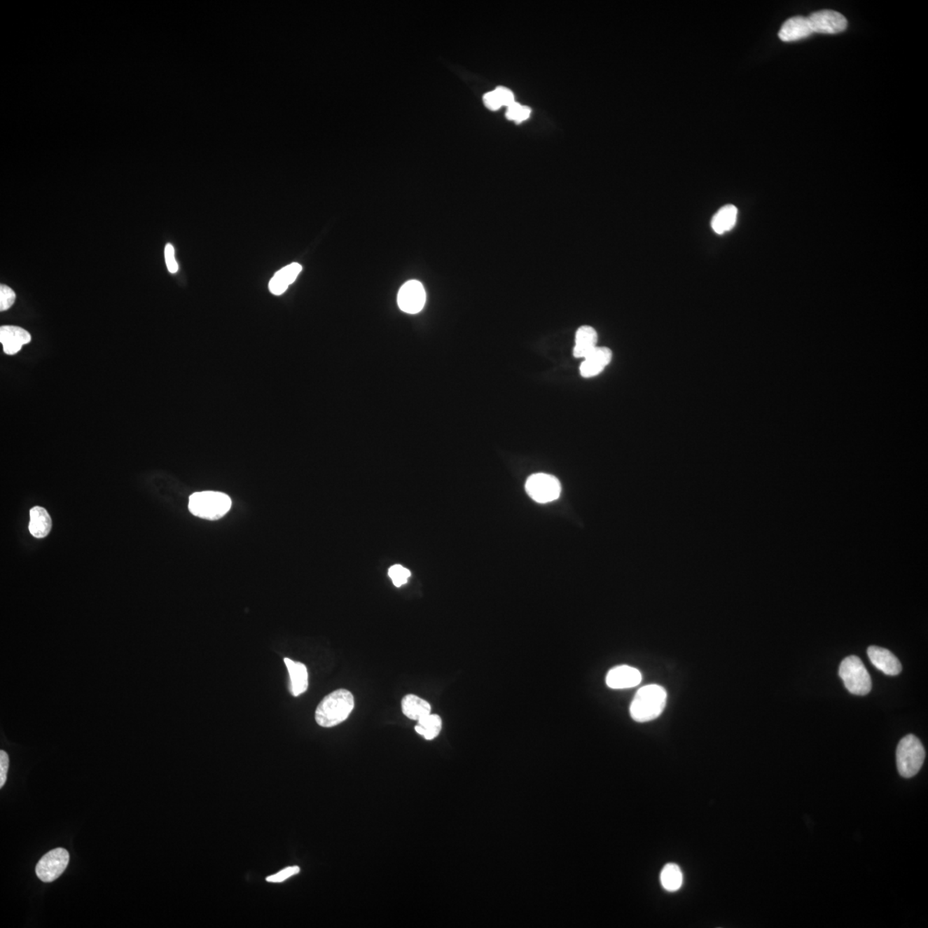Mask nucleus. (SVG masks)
Returning <instances> with one entry per match:
<instances>
[{
    "mask_svg": "<svg viewBox=\"0 0 928 928\" xmlns=\"http://www.w3.org/2000/svg\"><path fill=\"white\" fill-rule=\"evenodd\" d=\"M354 707L353 694L340 688L325 696L318 705L315 718L321 727H334L346 721Z\"/></svg>",
    "mask_w": 928,
    "mask_h": 928,
    "instance_id": "f257e3e1",
    "label": "nucleus"
},
{
    "mask_svg": "<svg viewBox=\"0 0 928 928\" xmlns=\"http://www.w3.org/2000/svg\"><path fill=\"white\" fill-rule=\"evenodd\" d=\"M666 699L665 689L659 685H646L639 689L630 706L632 719L637 722L653 721L664 711Z\"/></svg>",
    "mask_w": 928,
    "mask_h": 928,
    "instance_id": "f03ea898",
    "label": "nucleus"
},
{
    "mask_svg": "<svg viewBox=\"0 0 928 928\" xmlns=\"http://www.w3.org/2000/svg\"><path fill=\"white\" fill-rule=\"evenodd\" d=\"M232 499L221 492H194L188 501V509L195 517L207 520H218L226 516L232 507Z\"/></svg>",
    "mask_w": 928,
    "mask_h": 928,
    "instance_id": "7ed1b4c3",
    "label": "nucleus"
},
{
    "mask_svg": "<svg viewBox=\"0 0 928 928\" xmlns=\"http://www.w3.org/2000/svg\"><path fill=\"white\" fill-rule=\"evenodd\" d=\"M926 752L922 742L915 735L901 738L896 749V766L903 778L917 775L925 761Z\"/></svg>",
    "mask_w": 928,
    "mask_h": 928,
    "instance_id": "20e7f679",
    "label": "nucleus"
},
{
    "mask_svg": "<svg viewBox=\"0 0 928 928\" xmlns=\"http://www.w3.org/2000/svg\"><path fill=\"white\" fill-rule=\"evenodd\" d=\"M839 676L851 694L866 695L872 689V679L861 659L857 656L844 658L840 663Z\"/></svg>",
    "mask_w": 928,
    "mask_h": 928,
    "instance_id": "39448f33",
    "label": "nucleus"
},
{
    "mask_svg": "<svg viewBox=\"0 0 928 928\" xmlns=\"http://www.w3.org/2000/svg\"><path fill=\"white\" fill-rule=\"evenodd\" d=\"M525 490L533 501L544 504L559 499L562 486L554 476L539 473L529 477L525 483Z\"/></svg>",
    "mask_w": 928,
    "mask_h": 928,
    "instance_id": "423d86ee",
    "label": "nucleus"
},
{
    "mask_svg": "<svg viewBox=\"0 0 928 928\" xmlns=\"http://www.w3.org/2000/svg\"><path fill=\"white\" fill-rule=\"evenodd\" d=\"M69 861V853L64 848L59 847L49 851L37 863V877L45 882L55 881L65 872Z\"/></svg>",
    "mask_w": 928,
    "mask_h": 928,
    "instance_id": "0eeeda50",
    "label": "nucleus"
},
{
    "mask_svg": "<svg viewBox=\"0 0 928 928\" xmlns=\"http://www.w3.org/2000/svg\"><path fill=\"white\" fill-rule=\"evenodd\" d=\"M426 299V291L422 284L417 280H409L401 287L397 295V304L403 312L416 314L423 309Z\"/></svg>",
    "mask_w": 928,
    "mask_h": 928,
    "instance_id": "6e6552de",
    "label": "nucleus"
},
{
    "mask_svg": "<svg viewBox=\"0 0 928 928\" xmlns=\"http://www.w3.org/2000/svg\"><path fill=\"white\" fill-rule=\"evenodd\" d=\"M808 19L813 33L834 35L844 32L847 26V19L843 15L835 11H817L810 15Z\"/></svg>",
    "mask_w": 928,
    "mask_h": 928,
    "instance_id": "1a4fd4ad",
    "label": "nucleus"
},
{
    "mask_svg": "<svg viewBox=\"0 0 928 928\" xmlns=\"http://www.w3.org/2000/svg\"><path fill=\"white\" fill-rule=\"evenodd\" d=\"M32 337L26 329L18 326L6 325L0 328V342L3 346L4 353L15 355L21 351L25 345L32 342Z\"/></svg>",
    "mask_w": 928,
    "mask_h": 928,
    "instance_id": "9d476101",
    "label": "nucleus"
},
{
    "mask_svg": "<svg viewBox=\"0 0 928 928\" xmlns=\"http://www.w3.org/2000/svg\"><path fill=\"white\" fill-rule=\"evenodd\" d=\"M642 681L639 670L628 665H620L611 669L606 676V684L613 689H625L637 686Z\"/></svg>",
    "mask_w": 928,
    "mask_h": 928,
    "instance_id": "9b49d317",
    "label": "nucleus"
},
{
    "mask_svg": "<svg viewBox=\"0 0 928 928\" xmlns=\"http://www.w3.org/2000/svg\"><path fill=\"white\" fill-rule=\"evenodd\" d=\"M870 661L878 670L888 676H897L901 672L899 659L889 651L880 646H870L867 650Z\"/></svg>",
    "mask_w": 928,
    "mask_h": 928,
    "instance_id": "f8f14e48",
    "label": "nucleus"
},
{
    "mask_svg": "<svg viewBox=\"0 0 928 928\" xmlns=\"http://www.w3.org/2000/svg\"><path fill=\"white\" fill-rule=\"evenodd\" d=\"M581 366V374L584 378L597 376L611 363L612 352L608 347H597L584 359Z\"/></svg>",
    "mask_w": 928,
    "mask_h": 928,
    "instance_id": "ddd939ff",
    "label": "nucleus"
},
{
    "mask_svg": "<svg viewBox=\"0 0 928 928\" xmlns=\"http://www.w3.org/2000/svg\"><path fill=\"white\" fill-rule=\"evenodd\" d=\"M812 34L808 18L798 16L791 18L784 22L782 29H780L779 37L785 43H791L804 39Z\"/></svg>",
    "mask_w": 928,
    "mask_h": 928,
    "instance_id": "4468645a",
    "label": "nucleus"
},
{
    "mask_svg": "<svg viewBox=\"0 0 928 928\" xmlns=\"http://www.w3.org/2000/svg\"><path fill=\"white\" fill-rule=\"evenodd\" d=\"M290 675V691L293 696H298L307 691L309 686L308 672L306 666L300 662H295L290 658L284 659Z\"/></svg>",
    "mask_w": 928,
    "mask_h": 928,
    "instance_id": "2eb2a0df",
    "label": "nucleus"
},
{
    "mask_svg": "<svg viewBox=\"0 0 928 928\" xmlns=\"http://www.w3.org/2000/svg\"><path fill=\"white\" fill-rule=\"evenodd\" d=\"M597 333L590 326H582L576 332L574 356L585 359L597 347Z\"/></svg>",
    "mask_w": 928,
    "mask_h": 928,
    "instance_id": "dca6fc26",
    "label": "nucleus"
},
{
    "mask_svg": "<svg viewBox=\"0 0 928 928\" xmlns=\"http://www.w3.org/2000/svg\"><path fill=\"white\" fill-rule=\"evenodd\" d=\"M302 271V266L298 263H291L276 272L270 282V290L272 294L282 295L288 286L296 280Z\"/></svg>",
    "mask_w": 928,
    "mask_h": 928,
    "instance_id": "f3484780",
    "label": "nucleus"
},
{
    "mask_svg": "<svg viewBox=\"0 0 928 928\" xmlns=\"http://www.w3.org/2000/svg\"><path fill=\"white\" fill-rule=\"evenodd\" d=\"M29 529L36 539H44L52 529V520L48 511L43 507L35 506L30 509Z\"/></svg>",
    "mask_w": 928,
    "mask_h": 928,
    "instance_id": "a211bd4d",
    "label": "nucleus"
},
{
    "mask_svg": "<svg viewBox=\"0 0 928 928\" xmlns=\"http://www.w3.org/2000/svg\"><path fill=\"white\" fill-rule=\"evenodd\" d=\"M401 709L405 716L413 721L425 717L431 714V706L427 700L415 695H408L401 700Z\"/></svg>",
    "mask_w": 928,
    "mask_h": 928,
    "instance_id": "6ab92c4d",
    "label": "nucleus"
},
{
    "mask_svg": "<svg viewBox=\"0 0 928 928\" xmlns=\"http://www.w3.org/2000/svg\"><path fill=\"white\" fill-rule=\"evenodd\" d=\"M737 208L733 205H726L719 209L712 219V228L717 234H724L732 230L736 225Z\"/></svg>",
    "mask_w": 928,
    "mask_h": 928,
    "instance_id": "aec40b11",
    "label": "nucleus"
},
{
    "mask_svg": "<svg viewBox=\"0 0 928 928\" xmlns=\"http://www.w3.org/2000/svg\"><path fill=\"white\" fill-rule=\"evenodd\" d=\"M660 882L666 891L677 892L681 887L684 882L683 873L676 864H667L660 873Z\"/></svg>",
    "mask_w": 928,
    "mask_h": 928,
    "instance_id": "412c9836",
    "label": "nucleus"
},
{
    "mask_svg": "<svg viewBox=\"0 0 928 928\" xmlns=\"http://www.w3.org/2000/svg\"><path fill=\"white\" fill-rule=\"evenodd\" d=\"M416 733L422 735L427 740H433L441 732L442 719L437 714H429L419 719L415 726Z\"/></svg>",
    "mask_w": 928,
    "mask_h": 928,
    "instance_id": "4be33fe9",
    "label": "nucleus"
},
{
    "mask_svg": "<svg viewBox=\"0 0 928 928\" xmlns=\"http://www.w3.org/2000/svg\"><path fill=\"white\" fill-rule=\"evenodd\" d=\"M530 113H532V111L527 106H522L515 102L507 107L506 116L507 119L520 123L529 118Z\"/></svg>",
    "mask_w": 928,
    "mask_h": 928,
    "instance_id": "5701e85b",
    "label": "nucleus"
},
{
    "mask_svg": "<svg viewBox=\"0 0 928 928\" xmlns=\"http://www.w3.org/2000/svg\"><path fill=\"white\" fill-rule=\"evenodd\" d=\"M388 574L392 579L394 586L401 587L406 584L408 579L411 577V572L408 568L396 564L389 568Z\"/></svg>",
    "mask_w": 928,
    "mask_h": 928,
    "instance_id": "b1692460",
    "label": "nucleus"
},
{
    "mask_svg": "<svg viewBox=\"0 0 928 928\" xmlns=\"http://www.w3.org/2000/svg\"><path fill=\"white\" fill-rule=\"evenodd\" d=\"M16 301V293L11 287L6 285L0 286V310L6 312L11 309Z\"/></svg>",
    "mask_w": 928,
    "mask_h": 928,
    "instance_id": "393cba45",
    "label": "nucleus"
},
{
    "mask_svg": "<svg viewBox=\"0 0 928 928\" xmlns=\"http://www.w3.org/2000/svg\"><path fill=\"white\" fill-rule=\"evenodd\" d=\"M299 872H300V868L297 866L286 867V868H284L280 871V872L268 877L266 880L270 882H282L288 880V878L294 876V875L298 874Z\"/></svg>",
    "mask_w": 928,
    "mask_h": 928,
    "instance_id": "a878e982",
    "label": "nucleus"
},
{
    "mask_svg": "<svg viewBox=\"0 0 928 928\" xmlns=\"http://www.w3.org/2000/svg\"><path fill=\"white\" fill-rule=\"evenodd\" d=\"M165 257L168 270L172 272V274H176L178 271V264L175 259V249H174L173 246L170 244L165 246Z\"/></svg>",
    "mask_w": 928,
    "mask_h": 928,
    "instance_id": "bb28decb",
    "label": "nucleus"
},
{
    "mask_svg": "<svg viewBox=\"0 0 928 928\" xmlns=\"http://www.w3.org/2000/svg\"><path fill=\"white\" fill-rule=\"evenodd\" d=\"M9 764L10 759L8 754L4 751L0 752V789H2L6 782Z\"/></svg>",
    "mask_w": 928,
    "mask_h": 928,
    "instance_id": "cd10ccee",
    "label": "nucleus"
},
{
    "mask_svg": "<svg viewBox=\"0 0 928 928\" xmlns=\"http://www.w3.org/2000/svg\"><path fill=\"white\" fill-rule=\"evenodd\" d=\"M483 102L485 106L492 111H498L499 108L502 107L501 99H499L498 94L496 93L495 90L485 94Z\"/></svg>",
    "mask_w": 928,
    "mask_h": 928,
    "instance_id": "c85d7f7f",
    "label": "nucleus"
},
{
    "mask_svg": "<svg viewBox=\"0 0 928 928\" xmlns=\"http://www.w3.org/2000/svg\"><path fill=\"white\" fill-rule=\"evenodd\" d=\"M494 90L496 93L498 94L502 106H507V107H508V106L515 102L513 93L511 92L509 89L506 88V87L499 86Z\"/></svg>",
    "mask_w": 928,
    "mask_h": 928,
    "instance_id": "c756f323",
    "label": "nucleus"
}]
</instances>
